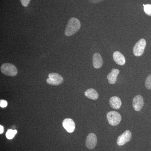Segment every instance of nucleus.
<instances>
[{"label":"nucleus","mask_w":151,"mask_h":151,"mask_svg":"<svg viewBox=\"0 0 151 151\" xmlns=\"http://www.w3.org/2000/svg\"><path fill=\"white\" fill-rule=\"evenodd\" d=\"M107 118L109 124L111 126L119 125L122 120V116L120 113L115 111H110L107 114Z\"/></svg>","instance_id":"3"},{"label":"nucleus","mask_w":151,"mask_h":151,"mask_svg":"<svg viewBox=\"0 0 151 151\" xmlns=\"http://www.w3.org/2000/svg\"><path fill=\"white\" fill-rule=\"evenodd\" d=\"M109 103L111 107L114 109H119L122 105V102L119 97L114 96L111 97Z\"/></svg>","instance_id":"13"},{"label":"nucleus","mask_w":151,"mask_h":151,"mask_svg":"<svg viewBox=\"0 0 151 151\" xmlns=\"http://www.w3.org/2000/svg\"><path fill=\"white\" fill-rule=\"evenodd\" d=\"M63 128L68 133H72L75 129V124L72 119H65L63 120L62 123Z\"/></svg>","instance_id":"9"},{"label":"nucleus","mask_w":151,"mask_h":151,"mask_svg":"<svg viewBox=\"0 0 151 151\" xmlns=\"http://www.w3.org/2000/svg\"><path fill=\"white\" fill-rule=\"evenodd\" d=\"M63 78L61 75L56 73L49 74L48 78L46 80L47 83L50 85L57 86L62 84Z\"/></svg>","instance_id":"4"},{"label":"nucleus","mask_w":151,"mask_h":151,"mask_svg":"<svg viewBox=\"0 0 151 151\" xmlns=\"http://www.w3.org/2000/svg\"><path fill=\"white\" fill-rule=\"evenodd\" d=\"M84 94L87 98L93 100H97L99 97V94L97 91L92 88L87 89L85 91Z\"/></svg>","instance_id":"14"},{"label":"nucleus","mask_w":151,"mask_h":151,"mask_svg":"<svg viewBox=\"0 0 151 151\" xmlns=\"http://www.w3.org/2000/svg\"><path fill=\"white\" fill-rule=\"evenodd\" d=\"M97 144V138L93 133H90L87 136L86 140V146L87 148L92 150L96 147Z\"/></svg>","instance_id":"7"},{"label":"nucleus","mask_w":151,"mask_h":151,"mask_svg":"<svg viewBox=\"0 0 151 151\" xmlns=\"http://www.w3.org/2000/svg\"><path fill=\"white\" fill-rule=\"evenodd\" d=\"M17 133L16 130L9 129L6 133V137L9 139H12Z\"/></svg>","instance_id":"15"},{"label":"nucleus","mask_w":151,"mask_h":151,"mask_svg":"<svg viewBox=\"0 0 151 151\" xmlns=\"http://www.w3.org/2000/svg\"><path fill=\"white\" fill-rule=\"evenodd\" d=\"M30 0H20L22 5L24 7H27L29 4Z\"/></svg>","instance_id":"18"},{"label":"nucleus","mask_w":151,"mask_h":151,"mask_svg":"<svg viewBox=\"0 0 151 151\" xmlns=\"http://www.w3.org/2000/svg\"><path fill=\"white\" fill-rule=\"evenodd\" d=\"M81 28V23L76 18H71L69 20L65 30L66 36H70L76 33Z\"/></svg>","instance_id":"1"},{"label":"nucleus","mask_w":151,"mask_h":151,"mask_svg":"<svg viewBox=\"0 0 151 151\" xmlns=\"http://www.w3.org/2000/svg\"><path fill=\"white\" fill-rule=\"evenodd\" d=\"M113 58L115 62L118 65H124L126 63L125 57L119 51H115L113 53Z\"/></svg>","instance_id":"10"},{"label":"nucleus","mask_w":151,"mask_h":151,"mask_svg":"<svg viewBox=\"0 0 151 151\" xmlns=\"http://www.w3.org/2000/svg\"><path fill=\"white\" fill-rule=\"evenodd\" d=\"M132 136V133L130 131L127 130L125 131L123 134L120 135L117 139V143L118 145H124L131 140Z\"/></svg>","instance_id":"6"},{"label":"nucleus","mask_w":151,"mask_h":151,"mask_svg":"<svg viewBox=\"0 0 151 151\" xmlns=\"http://www.w3.org/2000/svg\"><path fill=\"white\" fill-rule=\"evenodd\" d=\"M8 105V103L5 100H1L0 101V106L1 108H6Z\"/></svg>","instance_id":"19"},{"label":"nucleus","mask_w":151,"mask_h":151,"mask_svg":"<svg viewBox=\"0 0 151 151\" xmlns=\"http://www.w3.org/2000/svg\"><path fill=\"white\" fill-rule=\"evenodd\" d=\"M120 73V70L118 69H113L111 73L107 76V79L110 84H114L116 83L117 77Z\"/></svg>","instance_id":"12"},{"label":"nucleus","mask_w":151,"mask_h":151,"mask_svg":"<svg viewBox=\"0 0 151 151\" xmlns=\"http://www.w3.org/2000/svg\"><path fill=\"white\" fill-rule=\"evenodd\" d=\"M146 44V40L144 39H142L138 41L133 48V53L135 56L139 57L142 55L145 48Z\"/></svg>","instance_id":"5"},{"label":"nucleus","mask_w":151,"mask_h":151,"mask_svg":"<svg viewBox=\"0 0 151 151\" xmlns=\"http://www.w3.org/2000/svg\"><path fill=\"white\" fill-rule=\"evenodd\" d=\"M4 131V127H3V126H2V125H0V134H3Z\"/></svg>","instance_id":"21"},{"label":"nucleus","mask_w":151,"mask_h":151,"mask_svg":"<svg viewBox=\"0 0 151 151\" xmlns=\"http://www.w3.org/2000/svg\"><path fill=\"white\" fill-rule=\"evenodd\" d=\"M144 11L147 15L151 16V4H146L144 6Z\"/></svg>","instance_id":"16"},{"label":"nucleus","mask_w":151,"mask_h":151,"mask_svg":"<svg viewBox=\"0 0 151 151\" xmlns=\"http://www.w3.org/2000/svg\"><path fill=\"white\" fill-rule=\"evenodd\" d=\"M88 1H90V2H92L93 3V4H97V3L100 2L102 1H104V0H88Z\"/></svg>","instance_id":"20"},{"label":"nucleus","mask_w":151,"mask_h":151,"mask_svg":"<svg viewBox=\"0 0 151 151\" xmlns=\"http://www.w3.org/2000/svg\"><path fill=\"white\" fill-rule=\"evenodd\" d=\"M93 66L95 68H99L103 65V61L102 56L99 53H95L92 58Z\"/></svg>","instance_id":"11"},{"label":"nucleus","mask_w":151,"mask_h":151,"mask_svg":"<svg viewBox=\"0 0 151 151\" xmlns=\"http://www.w3.org/2000/svg\"><path fill=\"white\" fill-rule=\"evenodd\" d=\"M133 107L135 111H140L144 106V99L140 95H137L134 97L133 100Z\"/></svg>","instance_id":"8"},{"label":"nucleus","mask_w":151,"mask_h":151,"mask_svg":"<svg viewBox=\"0 0 151 151\" xmlns=\"http://www.w3.org/2000/svg\"><path fill=\"white\" fill-rule=\"evenodd\" d=\"M1 70L3 74L9 76H14L17 74L18 70L14 65L12 63H5L1 67Z\"/></svg>","instance_id":"2"},{"label":"nucleus","mask_w":151,"mask_h":151,"mask_svg":"<svg viewBox=\"0 0 151 151\" xmlns=\"http://www.w3.org/2000/svg\"><path fill=\"white\" fill-rule=\"evenodd\" d=\"M145 84L147 89H151V74L149 75L146 78Z\"/></svg>","instance_id":"17"}]
</instances>
